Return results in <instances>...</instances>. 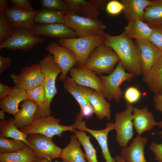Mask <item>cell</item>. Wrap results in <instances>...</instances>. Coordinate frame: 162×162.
Wrapping results in <instances>:
<instances>
[{
  "instance_id": "obj_33",
  "label": "cell",
  "mask_w": 162,
  "mask_h": 162,
  "mask_svg": "<svg viewBox=\"0 0 162 162\" xmlns=\"http://www.w3.org/2000/svg\"><path fill=\"white\" fill-rule=\"evenodd\" d=\"M73 132L84 148L86 158L88 162H98L96 151L90 142V136L84 131L74 129Z\"/></svg>"
},
{
  "instance_id": "obj_38",
  "label": "cell",
  "mask_w": 162,
  "mask_h": 162,
  "mask_svg": "<svg viewBox=\"0 0 162 162\" xmlns=\"http://www.w3.org/2000/svg\"><path fill=\"white\" fill-rule=\"evenodd\" d=\"M141 93L136 87L130 86L125 90L124 98L127 104L132 105L137 102L141 97Z\"/></svg>"
},
{
  "instance_id": "obj_48",
  "label": "cell",
  "mask_w": 162,
  "mask_h": 162,
  "mask_svg": "<svg viewBox=\"0 0 162 162\" xmlns=\"http://www.w3.org/2000/svg\"><path fill=\"white\" fill-rule=\"evenodd\" d=\"M5 111L2 110H0V119L1 120H4V118L5 115Z\"/></svg>"
},
{
  "instance_id": "obj_6",
  "label": "cell",
  "mask_w": 162,
  "mask_h": 162,
  "mask_svg": "<svg viewBox=\"0 0 162 162\" xmlns=\"http://www.w3.org/2000/svg\"><path fill=\"white\" fill-rule=\"evenodd\" d=\"M62 23L73 30L79 37L100 35L106 28L98 18L84 17L70 11L64 15Z\"/></svg>"
},
{
  "instance_id": "obj_5",
  "label": "cell",
  "mask_w": 162,
  "mask_h": 162,
  "mask_svg": "<svg viewBox=\"0 0 162 162\" xmlns=\"http://www.w3.org/2000/svg\"><path fill=\"white\" fill-rule=\"evenodd\" d=\"M135 75L126 72L119 62L114 70L107 76L100 75L103 86L102 92L105 98L109 101L113 99L119 102L122 97V92L120 87L125 81H130Z\"/></svg>"
},
{
  "instance_id": "obj_25",
  "label": "cell",
  "mask_w": 162,
  "mask_h": 162,
  "mask_svg": "<svg viewBox=\"0 0 162 162\" xmlns=\"http://www.w3.org/2000/svg\"><path fill=\"white\" fill-rule=\"evenodd\" d=\"M142 80L154 95H162V56L143 77Z\"/></svg>"
},
{
  "instance_id": "obj_47",
  "label": "cell",
  "mask_w": 162,
  "mask_h": 162,
  "mask_svg": "<svg viewBox=\"0 0 162 162\" xmlns=\"http://www.w3.org/2000/svg\"><path fill=\"white\" fill-rule=\"evenodd\" d=\"M114 159L116 162H126L120 155L116 156L114 157Z\"/></svg>"
},
{
  "instance_id": "obj_24",
  "label": "cell",
  "mask_w": 162,
  "mask_h": 162,
  "mask_svg": "<svg viewBox=\"0 0 162 162\" xmlns=\"http://www.w3.org/2000/svg\"><path fill=\"white\" fill-rule=\"evenodd\" d=\"M20 106L21 109L14 116V120L16 127L22 129L32 124L38 106L33 101L28 99L23 101Z\"/></svg>"
},
{
  "instance_id": "obj_14",
  "label": "cell",
  "mask_w": 162,
  "mask_h": 162,
  "mask_svg": "<svg viewBox=\"0 0 162 162\" xmlns=\"http://www.w3.org/2000/svg\"><path fill=\"white\" fill-rule=\"evenodd\" d=\"M10 77L15 86L25 90L36 87L44 80L39 63L23 68L19 74H12Z\"/></svg>"
},
{
  "instance_id": "obj_11",
  "label": "cell",
  "mask_w": 162,
  "mask_h": 162,
  "mask_svg": "<svg viewBox=\"0 0 162 162\" xmlns=\"http://www.w3.org/2000/svg\"><path fill=\"white\" fill-rule=\"evenodd\" d=\"M82 119L83 116L80 113L77 114L75 118V122L72 125L73 128L87 132L96 139L101 148L102 155L106 162H116L110 154L107 141L108 133L111 130L115 129L114 123H108L105 128L95 130L87 128L86 125L85 121H83Z\"/></svg>"
},
{
  "instance_id": "obj_43",
  "label": "cell",
  "mask_w": 162,
  "mask_h": 162,
  "mask_svg": "<svg viewBox=\"0 0 162 162\" xmlns=\"http://www.w3.org/2000/svg\"><path fill=\"white\" fill-rule=\"evenodd\" d=\"M11 59L9 57H5L0 55V74L4 72L10 66Z\"/></svg>"
},
{
  "instance_id": "obj_2",
  "label": "cell",
  "mask_w": 162,
  "mask_h": 162,
  "mask_svg": "<svg viewBox=\"0 0 162 162\" xmlns=\"http://www.w3.org/2000/svg\"><path fill=\"white\" fill-rule=\"evenodd\" d=\"M38 63L44 76L46 98L43 104L38 107L35 119L51 116L52 112L50 109V104L57 93L56 79L59 74L62 73L53 56L50 54L44 56Z\"/></svg>"
},
{
  "instance_id": "obj_37",
  "label": "cell",
  "mask_w": 162,
  "mask_h": 162,
  "mask_svg": "<svg viewBox=\"0 0 162 162\" xmlns=\"http://www.w3.org/2000/svg\"><path fill=\"white\" fill-rule=\"evenodd\" d=\"M15 28L9 22L3 11H0V43L10 38Z\"/></svg>"
},
{
  "instance_id": "obj_23",
  "label": "cell",
  "mask_w": 162,
  "mask_h": 162,
  "mask_svg": "<svg viewBox=\"0 0 162 162\" xmlns=\"http://www.w3.org/2000/svg\"><path fill=\"white\" fill-rule=\"evenodd\" d=\"M124 7L123 14L128 21L140 20L143 21L145 8L151 4L152 1L148 0H121Z\"/></svg>"
},
{
  "instance_id": "obj_34",
  "label": "cell",
  "mask_w": 162,
  "mask_h": 162,
  "mask_svg": "<svg viewBox=\"0 0 162 162\" xmlns=\"http://www.w3.org/2000/svg\"><path fill=\"white\" fill-rule=\"evenodd\" d=\"M27 145L18 140H10L0 136V154L14 152L24 148Z\"/></svg>"
},
{
  "instance_id": "obj_36",
  "label": "cell",
  "mask_w": 162,
  "mask_h": 162,
  "mask_svg": "<svg viewBox=\"0 0 162 162\" xmlns=\"http://www.w3.org/2000/svg\"><path fill=\"white\" fill-rule=\"evenodd\" d=\"M43 8L58 11L64 15L70 12V8L65 0H41Z\"/></svg>"
},
{
  "instance_id": "obj_12",
  "label": "cell",
  "mask_w": 162,
  "mask_h": 162,
  "mask_svg": "<svg viewBox=\"0 0 162 162\" xmlns=\"http://www.w3.org/2000/svg\"><path fill=\"white\" fill-rule=\"evenodd\" d=\"M64 89L71 94L79 104L80 113L83 117H89L94 113L90 103V97L94 90L76 83L71 77L66 76L63 81Z\"/></svg>"
},
{
  "instance_id": "obj_3",
  "label": "cell",
  "mask_w": 162,
  "mask_h": 162,
  "mask_svg": "<svg viewBox=\"0 0 162 162\" xmlns=\"http://www.w3.org/2000/svg\"><path fill=\"white\" fill-rule=\"evenodd\" d=\"M104 33L84 37L59 39L58 44L71 50L76 58L78 67L83 68L92 52L104 43Z\"/></svg>"
},
{
  "instance_id": "obj_13",
  "label": "cell",
  "mask_w": 162,
  "mask_h": 162,
  "mask_svg": "<svg viewBox=\"0 0 162 162\" xmlns=\"http://www.w3.org/2000/svg\"><path fill=\"white\" fill-rule=\"evenodd\" d=\"M46 48L50 54L53 56L55 62L60 68L62 73L58 80L63 82L68 71L77 64L75 56L70 49L59 45L54 41L47 45Z\"/></svg>"
},
{
  "instance_id": "obj_30",
  "label": "cell",
  "mask_w": 162,
  "mask_h": 162,
  "mask_svg": "<svg viewBox=\"0 0 162 162\" xmlns=\"http://www.w3.org/2000/svg\"><path fill=\"white\" fill-rule=\"evenodd\" d=\"M37 158L28 145L14 152L0 154V162H35Z\"/></svg>"
},
{
  "instance_id": "obj_49",
  "label": "cell",
  "mask_w": 162,
  "mask_h": 162,
  "mask_svg": "<svg viewBox=\"0 0 162 162\" xmlns=\"http://www.w3.org/2000/svg\"><path fill=\"white\" fill-rule=\"evenodd\" d=\"M35 162H50L49 161L44 159H42L40 158L37 157ZM54 162H59L58 161H55Z\"/></svg>"
},
{
  "instance_id": "obj_10",
  "label": "cell",
  "mask_w": 162,
  "mask_h": 162,
  "mask_svg": "<svg viewBox=\"0 0 162 162\" xmlns=\"http://www.w3.org/2000/svg\"><path fill=\"white\" fill-rule=\"evenodd\" d=\"M134 107L132 105L127 104L125 109L115 115L114 123V130L116 133V140L121 147L127 146L134 135L132 118Z\"/></svg>"
},
{
  "instance_id": "obj_45",
  "label": "cell",
  "mask_w": 162,
  "mask_h": 162,
  "mask_svg": "<svg viewBox=\"0 0 162 162\" xmlns=\"http://www.w3.org/2000/svg\"><path fill=\"white\" fill-rule=\"evenodd\" d=\"M153 100L155 109L162 112V95H154Z\"/></svg>"
},
{
  "instance_id": "obj_46",
  "label": "cell",
  "mask_w": 162,
  "mask_h": 162,
  "mask_svg": "<svg viewBox=\"0 0 162 162\" xmlns=\"http://www.w3.org/2000/svg\"><path fill=\"white\" fill-rule=\"evenodd\" d=\"M10 6L7 0H0V11H3L5 8Z\"/></svg>"
},
{
  "instance_id": "obj_28",
  "label": "cell",
  "mask_w": 162,
  "mask_h": 162,
  "mask_svg": "<svg viewBox=\"0 0 162 162\" xmlns=\"http://www.w3.org/2000/svg\"><path fill=\"white\" fill-rule=\"evenodd\" d=\"M94 113L100 119L111 120L110 105L107 102L101 92L94 90L89 98Z\"/></svg>"
},
{
  "instance_id": "obj_15",
  "label": "cell",
  "mask_w": 162,
  "mask_h": 162,
  "mask_svg": "<svg viewBox=\"0 0 162 162\" xmlns=\"http://www.w3.org/2000/svg\"><path fill=\"white\" fill-rule=\"evenodd\" d=\"M70 11L77 15L89 18H98L99 9H103L108 2L106 0H65Z\"/></svg>"
},
{
  "instance_id": "obj_26",
  "label": "cell",
  "mask_w": 162,
  "mask_h": 162,
  "mask_svg": "<svg viewBox=\"0 0 162 162\" xmlns=\"http://www.w3.org/2000/svg\"><path fill=\"white\" fill-rule=\"evenodd\" d=\"M81 145L76 136L72 135L69 144L62 149L59 157L62 159V162H86Z\"/></svg>"
},
{
  "instance_id": "obj_20",
  "label": "cell",
  "mask_w": 162,
  "mask_h": 162,
  "mask_svg": "<svg viewBox=\"0 0 162 162\" xmlns=\"http://www.w3.org/2000/svg\"><path fill=\"white\" fill-rule=\"evenodd\" d=\"M133 126L138 134L141 136L144 132L151 130L155 126L158 125L152 113L149 112L147 106L142 109L134 107L133 112Z\"/></svg>"
},
{
  "instance_id": "obj_18",
  "label": "cell",
  "mask_w": 162,
  "mask_h": 162,
  "mask_svg": "<svg viewBox=\"0 0 162 162\" xmlns=\"http://www.w3.org/2000/svg\"><path fill=\"white\" fill-rule=\"evenodd\" d=\"M33 34L62 38H76L78 36L72 29L62 23L34 25L30 30Z\"/></svg>"
},
{
  "instance_id": "obj_29",
  "label": "cell",
  "mask_w": 162,
  "mask_h": 162,
  "mask_svg": "<svg viewBox=\"0 0 162 162\" xmlns=\"http://www.w3.org/2000/svg\"><path fill=\"white\" fill-rule=\"evenodd\" d=\"M143 21L151 28L162 25V0H152L145 9Z\"/></svg>"
},
{
  "instance_id": "obj_19",
  "label": "cell",
  "mask_w": 162,
  "mask_h": 162,
  "mask_svg": "<svg viewBox=\"0 0 162 162\" xmlns=\"http://www.w3.org/2000/svg\"><path fill=\"white\" fill-rule=\"evenodd\" d=\"M69 71L71 77L77 84L102 92L101 80L94 72L84 67H74Z\"/></svg>"
},
{
  "instance_id": "obj_16",
  "label": "cell",
  "mask_w": 162,
  "mask_h": 162,
  "mask_svg": "<svg viewBox=\"0 0 162 162\" xmlns=\"http://www.w3.org/2000/svg\"><path fill=\"white\" fill-rule=\"evenodd\" d=\"M138 49L143 77L148 73L151 68L161 56L158 48L148 40L135 39Z\"/></svg>"
},
{
  "instance_id": "obj_41",
  "label": "cell",
  "mask_w": 162,
  "mask_h": 162,
  "mask_svg": "<svg viewBox=\"0 0 162 162\" xmlns=\"http://www.w3.org/2000/svg\"><path fill=\"white\" fill-rule=\"evenodd\" d=\"M10 2L11 6L14 8L28 11L34 10L28 0H11Z\"/></svg>"
},
{
  "instance_id": "obj_21",
  "label": "cell",
  "mask_w": 162,
  "mask_h": 162,
  "mask_svg": "<svg viewBox=\"0 0 162 162\" xmlns=\"http://www.w3.org/2000/svg\"><path fill=\"white\" fill-rule=\"evenodd\" d=\"M147 142L146 138L137 135L129 146L122 147L120 155L126 162H147L144 152Z\"/></svg>"
},
{
  "instance_id": "obj_40",
  "label": "cell",
  "mask_w": 162,
  "mask_h": 162,
  "mask_svg": "<svg viewBox=\"0 0 162 162\" xmlns=\"http://www.w3.org/2000/svg\"><path fill=\"white\" fill-rule=\"evenodd\" d=\"M107 12L112 15H116L123 11L124 7L120 1L112 0L108 2L106 7Z\"/></svg>"
},
{
  "instance_id": "obj_17",
  "label": "cell",
  "mask_w": 162,
  "mask_h": 162,
  "mask_svg": "<svg viewBox=\"0 0 162 162\" xmlns=\"http://www.w3.org/2000/svg\"><path fill=\"white\" fill-rule=\"evenodd\" d=\"M40 10H25L10 6L3 11L7 20L15 28H25L30 30L35 25L34 19Z\"/></svg>"
},
{
  "instance_id": "obj_35",
  "label": "cell",
  "mask_w": 162,
  "mask_h": 162,
  "mask_svg": "<svg viewBox=\"0 0 162 162\" xmlns=\"http://www.w3.org/2000/svg\"><path fill=\"white\" fill-rule=\"evenodd\" d=\"M26 90L28 99L33 101L38 107L43 104L46 98L44 80L36 87Z\"/></svg>"
},
{
  "instance_id": "obj_8",
  "label": "cell",
  "mask_w": 162,
  "mask_h": 162,
  "mask_svg": "<svg viewBox=\"0 0 162 162\" xmlns=\"http://www.w3.org/2000/svg\"><path fill=\"white\" fill-rule=\"evenodd\" d=\"M60 120L51 116L35 119L29 126L20 129V130L26 135L37 134L52 138L54 136H62L64 131H73L74 129L72 125L64 126L60 124Z\"/></svg>"
},
{
  "instance_id": "obj_32",
  "label": "cell",
  "mask_w": 162,
  "mask_h": 162,
  "mask_svg": "<svg viewBox=\"0 0 162 162\" xmlns=\"http://www.w3.org/2000/svg\"><path fill=\"white\" fill-rule=\"evenodd\" d=\"M64 15L60 11L43 8L36 14L34 22L43 24L62 23Z\"/></svg>"
},
{
  "instance_id": "obj_9",
  "label": "cell",
  "mask_w": 162,
  "mask_h": 162,
  "mask_svg": "<svg viewBox=\"0 0 162 162\" xmlns=\"http://www.w3.org/2000/svg\"><path fill=\"white\" fill-rule=\"evenodd\" d=\"M52 138L37 134L28 135L27 140L35 155L50 162L60 157L62 149L57 146Z\"/></svg>"
},
{
  "instance_id": "obj_1",
  "label": "cell",
  "mask_w": 162,
  "mask_h": 162,
  "mask_svg": "<svg viewBox=\"0 0 162 162\" xmlns=\"http://www.w3.org/2000/svg\"><path fill=\"white\" fill-rule=\"evenodd\" d=\"M104 34V43L117 54L124 69L135 75L142 74L139 52L132 39L124 32L115 36Z\"/></svg>"
},
{
  "instance_id": "obj_22",
  "label": "cell",
  "mask_w": 162,
  "mask_h": 162,
  "mask_svg": "<svg viewBox=\"0 0 162 162\" xmlns=\"http://www.w3.org/2000/svg\"><path fill=\"white\" fill-rule=\"evenodd\" d=\"M27 99L26 90L15 86L8 95L0 100V107L5 112L14 116L20 110L19 103Z\"/></svg>"
},
{
  "instance_id": "obj_31",
  "label": "cell",
  "mask_w": 162,
  "mask_h": 162,
  "mask_svg": "<svg viewBox=\"0 0 162 162\" xmlns=\"http://www.w3.org/2000/svg\"><path fill=\"white\" fill-rule=\"evenodd\" d=\"M18 128L16 126L14 118H11L8 120H1L0 122V136L20 140L29 146L27 140L28 135Z\"/></svg>"
},
{
  "instance_id": "obj_4",
  "label": "cell",
  "mask_w": 162,
  "mask_h": 162,
  "mask_svg": "<svg viewBox=\"0 0 162 162\" xmlns=\"http://www.w3.org/2000/svg\"><path fill=\"white\" fill-rule=\"evenodd\" d=\"M120 59L116 52L104 43L95 49L90 54L84 68L96 74H110Z\"/></svg>"
},
{
  "instance_id": "obj_42",
  "label": "cell",
  "mask_w": 162,
  "mask_h": 162,
  "mask_svg": "<svg viewBox=\"0 0 162 162\" xmlns=\"http://www.w3.org/2000/svg\"><path fill=\"white\" fill-rule=\"evenodd\" d=\"M150 149L153 152L154 159L159 162H162V144L153 142L150 144Z\"/></svg>"
},
{
  "instance_id": "obj_7",
  "label": "cell",
  "mask_w": 162,
  "mask_h": 162,
  "mask_svg": "<svg viewBox=\"0 0 162 162\" xmlns=\"http://www.w3.org/2000/svg\"><path fill=\"white\" fill-rule=\"evenodd\" d=\"M44 38L33 34L25 28H15L11 37L0 43V50H20L26 52L32 50L37 44L44 43Z\"/></svg>"
},
{
  "instance_id": "obj_27",
  "label": "cell",
  "mask_w": 162,
  "mask_h": 162,
  "mask_svg": "<svg viewBox=\"0 0 162 162\" xmlns=\"http://www.w3.org/2000/svg\"><path fill=\"white\" fill-rule=\"evenodd\" d=\"M152 28L143 21L135 20L128 22L124 32L131 39L148 40Z\"/></svg>"
},
{
  "instance_id": "obj_50",
  "label": "cell",
  "mask_w": 162,
  "mask_h": 162,
  "mask_svg": "<svg viewBox=\"0 0 162 162\" xmlns=\"http://www.w3.org/2000/svg\"><path fill=\"white\" fill-rule=\"evenodd\" d=\"M158 126L160 128H162V121L159 122V124ZM160 134V135L161 138H162V131H160L159 133Z\"/></svg>"
},
{
  "instance_id": "obj_44",
  "label": "cell",
  "mask_w": 162,
  "mask_h": 162,
  "mask_svg": "<svg viewBox=\"0 0 162 162\" xmlns=\"http://www.w3.org/2000/svg\"><path fill=\"white\" fill-rule=\"evenodd\" d=\"M13 88L0 83V100L9 94Z\"/></svg>"
},
{
  "instance_id": "obj_39",
  "label": "cell",
  "mask_w": 162,
  "mask_h": 162,
  "mask_svg": "<svg viewBox=\"0 0 162 162\" xmlns=\"http://www.w3.org/2000/svg\"><path fill=\"white\" fill-rule=\"evenodd\" d=\"M152 33L148 40L154 44L159 49L162 56V25L152 28Z\"/></svg>"
}]
</instances>
